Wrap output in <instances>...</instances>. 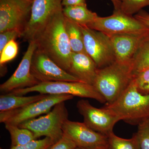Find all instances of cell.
Instances as JSON below:
<instances>
[{"mask_svg":"<svg viewBox=\"0 0 149 149\" xmlns=\"http://www.w3.org/2000/svg\"><path fill=\"white\" fill-rule=\"evenodd\" d=\"M31 71L33 76L40 83L54 81L81 82L37 49L32 56Z\"/></svg>","mask_w":149,"mask_h":149,"instance_id":"12","label":"cell"},{"mask_svg":"<svg viewBox=\"0 0 149 149\" xmlns=\"http://www.w3.org/2000/svg\"><path fill=\"white\" fill-rule=\"evenodd\" d=\"M133 80L138 92L143 95L149 94V68L134 74Z\"/></svg>","mask_w":149,"mask_h":149,"instance_id":"25","label":"cell"},{"mask_svg":"<svg viewBox=\"0 0 149 149\" xmlns=\"http://www.w3.org/2000/svg\"><path fill=\"white\" fill-rule=\"evenodd\" d=\"M65 25L72 52L86 53L84 47L83 32L80 25L65 17Z\"/></svg>","mask_w":149,"mask_h":149,"instance_id":"19","label":"cell"},{"mask_svg":"<svg viewBox=\"0 0 149 149\" xmlns=\"http://www.w3.org/2000/svg\"><path fill=\"white\" fill-rule=\"evenodd\" d=\"M86 53L98 68H103L116 61L114 48L109 36L102 32L81 26Z\"/></svg>","mask_w":149,"mask_h":149,"instance_id":"8","label":"cell"},{"mask_svg":"<svg viewBox=\"0 0 149 149\" xmlns=\"http://www.w3.org/2000/svg\"><path fill=\"white\" fill-rule=\"evenodd\" d=\"M54 143L50 138L45 137L41 140H33L24 145L11 147L10 149H47Z\"/></svg>","mask_w":149,"mask_h":149,"instance_id":"27","label":"cell"},{"mask_svg":"<svg viewBox=\"0 0 149 149\" xmlns=\"http://www.w3.org/2000/svg\"><path fill=\"white\" fill-rule=\"evenodd\" d=\"M91 29L102 32L109 36L116 35H139L149 32V27L135 17L114 10L110 16L98 17L88 26Z\"/></svg>","mask_w":149,"mask_h":149,"instance_id":"6","label":"cell"},{"mask_svg":"<svg viewBox=\"0 0 149 149\" xmlns=\"http://www.w3.org/2000/svg\"><path fill=\"white\" fill-rule=\"evenodd\" d=\"M114 7V10H120V3L119 0H111Z\"/></svg>","mask_w":149,"mask_h":149,"instance_id":"33","label":"cell"},{"mask_svg":"<svg viewBox=\"0 0 149 149\" xmlns=\"http://www.w3.org/2000/svg\"><path fill=\"white\" fill-rule=\"evenodd\" d=\"M5 128L10 135L11 146H21L37 139L35 134L27 128H21L18 125L6 123Z\"/></svg>","mask_w":149,"mask_h":149,"instance_id":"20","label":"cell"},{"mask_svg":"<svg viewBox=\"0 0 149 149\" xmlns=\"http://www.w3.org/2000/svg\"><path fill=\"white\" fill-rule=\"evenodd\" d=\"M62 0H34L29 20L22 37L29 42L34 41L58 12L62 10Z\"/></svg>","mask_w":149,"mask_h":149,"instance_id":"9","label":"cell"},{"mask_svg":"<svg viewBox=\"0 0 149 149\" xmlns=\"http://www.w3.org/2000/svg\"><path fill=\"white\" fill-rule=\"evenodd\" d=\"M29 1H31L33 2V1H34V0H29Z\"/></svg>","mask_w":149,"mask_h":149,"instance_id":"34","label":"cell"},{"mask_svg":"<svg viewBox=\"0 0 149 149\" xmlns=\"http://www.w3.org/2000/svg\"><path fill=\"white\" fill-rule=\"evenodd\" d=\"M61 5L63 7L71 6L85 5L86 0H62Z\"/></svg>","mask_w":149,"mask_h":149,"instance_id":"31","label":"cell"},{"mask_svg":"<svg viewBox=\"0 0 149 149\" xmlns=\"http://www.w3.org/2000/svg\"><path fill=\"white\" fill-rule=\"evenodd\" d=\"M136 134L140 149H149V119L138 125Z\"/></svg>","mask_w":149,"mask_h":149,"instance_id":"26","label":"cell"},{"mask_svg":"<svg viewBox=\"0 0 149 149\" xmlns=\"http://www.w3.org/2000/svg\"><path fill=\"white\" fill-rule=\"evenodd\" d=\"M18 45L15 40L9 42L0 52V65L3 66L16 57L18 52Z\"/></svg>","mask_w":149,"mask_h":149,"instance_id":"24","label":"cell"},{"mask_svg":"<svg viewBox=\"0 0 149 149\" xmlns=\"http://www.w3.org/2000/svg\"><path fill=\"white\" fill-rule=\"evenodd\" d=\"M62 11L65 18L81 26L88 27L98 17L88 9L87 5L64 7Z\"/></svg>","mask_w":149,"mask_h":149,"instance_id":"17","label":"cell"},{"mask_svg":"<svg viewBox=\"0 0 149 149\" xmlns=\"http://www.w3.org/2000/svg\"><path fill=\"white\" fill-rule=\"evenodd\" d=\"M131 61L134 75L149 68V35L141 44Z\"/></svg>","mask_w":149,"mask_h":149,"instance_id":"21","label":"cell"},{"mask_svg":"<svg viewBox=\"0 0 149 149\" xmlns=\"http://www.w3.org/2000/svg\"><path fill=\"white\" fill-rule=\"evenodd\" d=\"M120 10L132 16L138 13L145 7L149 6V0H120Z\"/></svg>","mask_w":149,"mask_h":149,"instance_id":"23","label":"cell"},{"mask_svg":"<svg viewBox=\"0 0 149 149\" xmlns=\"http://www.w3.org/2000/svg\"><path fill=\"white\" fill-rule=\"evenodd\" d=\"M47 95L40 94L36 95L23 96L8 94L0 96V111L5 112L21 108L42 100Z\"/></svg>","mask_w":149,"mask_h":149,"instance_id":"18","label":"cell"},{"mask_svg":"<svg viewBox=\"0 0 149 149\" xmlns=\"http://www.w3.org/2000/svg\"><path fill=\"white\" fill-rule=\"evenodd\" d=\"M78 111L84 118V123L96 132L107 135L112 132L120 118L112 110L104 107L97 108L87 100H81L76 105Z\"/></svg>","mask_w":149,"mask_h":149,"instance_id":"11","label":"cell"},{"mask_svg":"<svg viewBox=\"0 0 149 149\" xmlns=\"http://www.w3.org/2000/svg\"><path fill=\"white\" fill-rule=\"evenodd\" d=\"M65 20L62 10L59 11L34 41L37 44V49L68 72L72 52L65 29Z\"/></svg>","mask_w":149,"mask_h":149,"instance_id":"1","label":"cell"},{"mask_svg":"<svg viewBox=\"0 0 149 149\" xmlns=\"http://www.w3.org/2000/svg\"><path fill=\"white\" fill-rule=\"evenodd\" d=\"M98 69L95 62L87 53L72 52L68 72L81 82L93 85Z\"/></svg>","mask_w":149,"mask_h":149,"instance_id":"16","label":"cell"},{"mask_svg":"<svg viewBox=\"0 0 149 149\" xmlns=\"http://www.w3.org/2000/svg\"><path fill=\"white\" fill-rule=\"evenodd\" d=\"M37 48L35 41L29 42L28 48L14 73L0 85V91L8 94L17 89L33 87L40 83L32 75L31 67L32 56Z\"/></svg>","mask_w":149,"mask_h":149,"instance_id":"13","label":"cell"},{"mask_svg":"<svg viewBox=\"0 0 149 149\" xmlns=\"http://www.w3.org/2000/svg\"><path fill=\"white\" fill-rule=\"evenodd\" d=\"M32 2L0 0V32L10 29L23 32L29 20Z\"/></svg>","mask_w":149,"mask_h":149,"instance_id":"10","label":"cell"},{"mask_svg":"<svg viewBox=\"0 0 149 149\" xmlns=\"http://www.w3.org/2000/svg\"><path fill=\"white\" fill-rule=\"evenodd\" d=\"M32 92L45 95H69L96 100L101 103H106L104 97L93 85L82 82L54 81L40 83L23 89H17L8 93L15 95L24 96Z\"/></svg>","mask_w":149,"mask_h":149,"instance_id":"4","label":"cell"},{"mask_svg":"<svg viewBox=\"0 0 149 149\" xmlns=\"http://www.w3.org/2000/svg\"><path fill=\"white\" fill-rule=\"evenodd\" d=\"M68 118L65 102H61L56 104L45 115L27 120L18 126L31 130L37 139L45 136L55 143L63 136V125Z\"/></svg>","mask_w":149,"mask_h":149,"instance_id":"5","label":"cell"},{"mask_svg":"<svg viewBox=\"0 0 149 149\" xmlns=\"http://www.w3.org/2000/svg\"><path fill=\"white\" fill-rule=\"evenodd\" d=\"M77 148L74 142L63 134L61 139L47 149H76Z\"/></svg>","mask_w":149,"mask_h":149,"instance_id":"29","label":"cell"},{"mask_svg":"<svg viewBox=\"0 0 149 149\" xmlns=\"http://www.w3.org/2000/svg\"><path fill=\"white\" fill-rule=\"evenodd\" d=\"M149 32L139 35H116L110 36L114 48L116 61H130Z\"/></svg>","mask_w":149,"mask_h":149,"instance_id":"15","label":"cell"},{"mask_svg":"<svg viewBox=\"0 0 149 149\" xmlns=\"http://www.w3.org/2000/svg\"><path fill=\"white\" fill-rule=\"evenodd\" d=\"M73 97L69 95H47L42 100L21 108L1 112L0 122L18 125L27 120L47 113L57 104L72 100Z\"/></svg>","mask_w":149,"mask_h":149,"instance_id":"7","label":"cell"},{"mask_svg":"<svg viewBox=\"0 0 149 149\" xmlns=\"http://www.w3.org/2000/svg\"><path fill=\"white\" fill-rule=\"evenodd\" d=\"M22 31L17 29H10L0 32V52L9 42L22 37Z\"/></svg>","mask_w":149,"mask_h":149,"instance_id":"28","label":"cell"},{"mask_svg":"<svg viewBox=\"0 0 149 149\" xmlns=\"http://www.w3.org/2000/svg\"><path fill=\"white\" fill-rule=\"evenodd\" d=\"M135 17L149 27V14L146 12L141 10L135 15Z\"/></svg>","mask_w":149,"mask_h":149,"instance_id":"30","label":"cell"},{"mask_svg":"<svg viewBox=\"0 0 149 149\" xmlns=\"http://www.w3.org/2000/svg\"><path fill=\"white\" fill-rule=\"evenodd\" d=\"M119 1H120V0H119Z\"/></svg>","mask_w":149,"mask_h":149,"instance_id":"35","label":"cell"},{"mask_svg":"<svg viewBox=\"0 0 149 149\" xmlns=\"http://www.w3.org/2000/svg\"><path fill=\"white\" fill-rule=\"evenodd\" d=\"M107 136L109 149H140L135 133L130 139L120 138L116 135L113 131Z\"/></svg>","mask_w":149,"mask_h":149,"instance_id":"22","label":"cell"},{"mask_svg":"<svg viewBox=\"0 0 149 149\" xmlns=\"http://www.w3.org/2000/svg\"><path fill=\"white\" fill-rule=\"evenodd\" d=\"M76 149H109V148L108 144V145H107V146H98L92 147V148H77Z\"/></svg>","mask_w":149,"mask_h":149,"instance_id":"32","label":"cell"},{"mask_svg":"<svg viewBox=\"0 0 149 149\" xmlns=\"http://www.w3.org/2000/svg\"><path fill=\"white\" fill-rule=\"evenodd\" d=\"M105 107L114 112L123 120L138 125L149 119V94L143 95L137 91L134 80L114 102Z\"/></svg>","mask_w":149,"mask_h":149,"instance_id":"3","label":"cell"},{"mask_svg":"<svg viewBox=\"0 0 149 149\" xmlns=\"http://www.w3.org/2000/svg\"><path fill=\"white\" fill-rule=\"evenodd\" d=\"M134 75L131 61H115L108 66L98 68L93 85L106 100V104H110L125 91Z\"/></svg>","mask_w":149,"mask_h":149,"instance_id":"2","label":"cell"},{"mask_svg":"<svg viewBox=\"0 0 149 149\" xmlns=\"http://www.w3.org/2000/svg\"><path fill=\"white\" fill-rule=\"evenodd\" d=\"M63 134L75 143L77 148H88L108 145L107 135L93 130L84 122L68 119L63 125Z\"/></svg>","mask_w":149,"mask_h":149,"instance_id":"14","label":"cell"}]
</instances>
